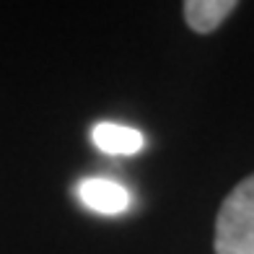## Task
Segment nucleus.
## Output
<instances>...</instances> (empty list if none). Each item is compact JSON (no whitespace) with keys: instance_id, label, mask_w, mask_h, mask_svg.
I'll return each instance as SVG.
<instances>
[{"instance_id":"nucleus-1","label":"nucleus","mask_w":254,"mask_h":254,"mask_svg":"<svg viewBox=\"0 0 254 254\" xmlns=\"http://www.w3.org/2000/svg\"><path fill=\"white\" fill-rule=\"evenodd\" d=\"M215 254H254V174L236 184L221 205Z\"/></svg>"},{"instance_id":"nucleus-2","label":"nucleus","mask_w":254,"mask_h":254,"mask_svg":"<svg viewBox=\"0 0 254 254\" xmlns=\"http://www.w3.org/2000/svg\"><path fill=\"white\" fill-rule=\"evenodd\" d=\"M78 197L86 207L96 210L101 215H120L130 207L132 197L125 184L114 179H101V177H86L78 182Z\"/></svg>"},{"instance_id":"nucleus-3","label":"nucleus","mask_w":254,"mask_h":254,"mask_svg":"<svg viewBox=\"0 0 254 254\" xmlns=\"http://www.w3.org/2000/svg\"><path fill=\"white\" fill-rule=\"evenodd\" d=\"M91 140L101 153H109V156H132L145 145L143 135L135 127L117 125V122H99L91 130Z\"/></svg>"},{"instance_id":"nucleus-4","label":"nucleus","mask_w":254,"mask_h":254,"mask_svg":"<svg viewBox=\"0 0 254 254\" xmlns=\"http://www.w3.org/2000/svg\"><path fill=\"white\" fill-rule=\"evenodd\" d=\"M236 8L234 0H187L184 18L187 26L197 34H210L221 26V21Z\"/></svg>"}]
</instances>
